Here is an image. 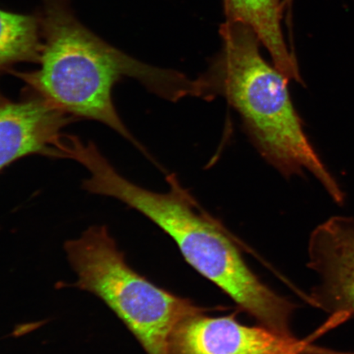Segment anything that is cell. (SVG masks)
<instances>
[{"label": "cell", "instance_id": "1", "mask_svg": "<svg viewBox=\"0 0 354 354\" xmlns=\"http://www.w3.org/2000/svg\"><path fill=\"white\" fill-rule=\"evenodd\" d=\"M37 15L42 38L39 68L8 73L24 82L29 95L70 116L103 123L142 149L115 109L113 91L120 80L136 79L171 102L201 98L198 79L146 64L111 46L77 19L69 0H41Z\"/></svg>", "mask_w": 354, "mask_h": 354}, {"label": "cell", "instance_id": "2", "mask_svg": "<svg viewBox=\"0 0 354 354\" xmlns=\"http://www.w3.org/2000/svg\"><path fill=\"white\" fill-rule=\"evenodd\" d=\"M80 165L88 177L83 187L92 194L118 199L166 232L194 269L227 294L243 311L274 330L293 335L295 305L266 286L243 259L237 240L218 219L203 209L174 175L169 189L156 193L119 174L95 145L80 151Z\"/></svg>", "mask_w": 354, "mask_h": 354}, {"label": "cell", "instance_id": "3", "mask_svg": "<svg viewBox=\"0 0 354 354\" xmlns=\"http://www.w3.org/2000/svg\"><path fill=\"white\" fill-rule=\"evenodd\" d=\"M221 48L198 78L202 99L221 96L240 115L243 130L266 161L290 178L311 172L337 203L344 196L314 149L292 102L290 80L261 54L249 26L225 21Z\"/></svg>", "mask_w": 354, "mask_h": 354}, {"label": "cell", "instance_id": "4", "mask_svg": "<svg viewBox=\"0 0 354 354\" xmlns=\"http://www.w3.org/2000/svg\"><path fill=\"white\" fill-rule=\"evenodd\" d=\"M65 250L77 276L75 286L103 301L147 354H170L176 326L185 317L209 311L137 273L104 225L66 242Z\"/></svg>", "mask_w": 354, "mask_h": 354}, {"label": "cell", "instance_id": "5", "mask_svg": "<svg viewBox=\"0 0 354 354\" xmlns=\"http://www.w3.org/2000/svg\"><path fill=\"white\" fill-rule=\"evenodd\" d=\"M205 313L185 317L176 326L170 354H323L294 335L241 324L234 314L212 317Z\"/></svg>", "mask_w": 354, "mask_h": 354}, {"label": "cell", "instance_id": "6", "mask_svg": "<svg viewBox=\"0 0 354 354\" xmlns=\"http://www.w3.org/2000/svg\"><path fill=\"white\" fill-rule=\"evenodd\" d=\"M308 254V267L319 279L310 301L335 322L354 318V218L333 216L321 224Z\"/></svg>", "mask_w": 354, "mask_h": 354}, {"label": "cell", "instance_id": "7", "mask_svg": "<svg viewBox=\"0 0 354 354\" xmlns=\"http://www.w3.org/2000/svg\"><path fill=\"white\" fill-rule=\"evenodd\" d=\"M75 118L38 96L0 101V171L21 158H65L64 128Z\"/></svg>", "mask_w": 354, "mask_h": 354}, {"label": "cell", "instance_id": "8", "mask_svg": "<svg viewBox=\"0 0 354 354\" xmlns=\"http://www.w3.org/2000/svg\"><path fill=\"white\" fill-rule=\"evenodd\" d=\"M225 21L249 26L268 50L272 64L290 80L303 83L299 65L282 29L286 0H221Z\"/></svg>", "mask_w": 354, "mask_h": 354}, {"label": "cell", "instance_id": "9", "mask_svg": "<svg viewBox=\"0 0 354 354\" xmlns=\"http://www.w3.org/2000/svg\"><path fill=\"white\" fill-rule=\"evenodd\" d=\"M41 50L37 15L0 10V73L17 64H38ZM3 100L0 95V101Z\"/></svg>", "mask_w": 354, "mask_h": 354}, {"label": "cell", "instance_id": "10", "mask_svg": "<svg viewBox=\"0 0 354 354\" xmlns=\"http://www.w3.org/2000/svg\"><path fill=\"white\" fill-rule=\"evenodd\" d=\"M291 1V0H286V3H287V6H288V4H289V3Z\"/></svg>", "mask_w": 354, "mask_h": 354}]
</instances>
